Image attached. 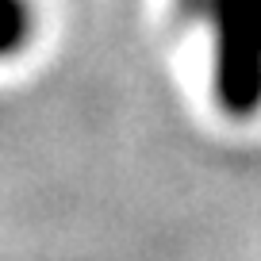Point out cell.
<instances>
[{
	"instance_id": "1",
	"label": "cell",
	"mask_w": 261,
	"mask_h": 261,
	"mask_svg": "<svg viewBox=\"0 0 261 261\" xmlns=\"http://www.w3.org/2000/svg\"><path fill=\"white\" fill-rule=\"evenodd\" d=\"M212 23V89L227 115L261 112V0H204Z\"/></svg>"
},
{
	"instance_id": "2",
	"label": "cell",
	"mask_w": 261,
	"mask_h": 261,
	"mask_svg": "<svg viewBox=\"0 0 261 261\" xmlns=\"http://www.w3.org/2000/svg\"><path fill=\"white\" fill-rule=\"evenodd\" d=\"M35 35L31 0H0V62L16 58Z\"/></svg>"
}]
</instances>
